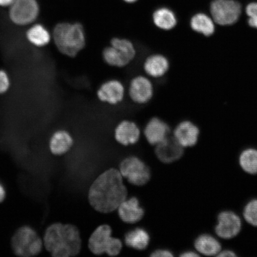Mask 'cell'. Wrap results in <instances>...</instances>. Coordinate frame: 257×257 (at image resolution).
<instances>
[{
	"label": "cell",
	"mask_w": 257,
	"mask_h": 257,
	"mask_svg": "<svg viewBox=\"0 0 257 257\" xmlns=\"http://www.w3.org/2000/svg\"><path fill=\"white\" fill-rule=\"evenodd\" d=\"M127 197V190L123 184L119 170L111 168L99 175L90 187L88 200L96 211L109 213L117 210Z\"/></svg>",
	"instance_id": "obj_1"
},
{
	"label": "cell",
	"mask_w": 257,
	"mask_h": 257,
	"mask_svg": "<svg viewBox=\"0 0 257 257\" xmlns=\"http://www.w3.org/2000/svg\"><path fill=\"white\" fill-rule=\"evenodd\" d=\"M44 245L55 257H69L78 254L81 249L79 231L72 224L54 223L47 228Z\"/></svg>",
	"instance_id": "obj_2"
},
{
	"label": "cell",
	"mask_w": 257,
	"mask_h": 257,
	"mask_svg": "<svg viewBox=\"0 0 257 257\" xmlns=\"http://www.w3.org/2000/svg\"><path fill=\"white\" fill-rule=\"evenodd\" d=\"M52 40L60 53L75 57L86 46L84 27L78 22H60L53 29Z\"/></svg>",
	"instance_id": "obj_3"
},
{
	"label": "cell",
	"mask_w": 257,
	"mask_h": 257,
	"mask_svg": "<svg viewBox=\"0 0 257 257\" xmlns=\"http://www.w3.org/2000/svg\"><path fill=\"white\" fill-rule=\"evenodd\" d=\"M137 55L136 48L133 42L126 38H113L110 46L102 51V58L108 65L124 67L130 64Z\"/></svg>",
	"instance_id": "obj_4"
},
{
	"label": "cell",
	"mask_w": 257,
	"mask_h": 257,
	"mask_svg": "<svg viewBox=\"0 0 257 257\" xmlns=\"http://www.w3.org/2000/svg\"><path fill=\"white\" fill-rule=\"evenodd\" d=\"M112 230L110 226L102 224L94 230L90 237L88 247L95 255L107 253L111 256L119 254L122 249L121 241L111 236Z\"/></svg>",
	"instance_id": "obj_5"
},
{
	"label": "cell",
	"mask_w": 257,
	"mask_h": 257,
	"mask_svg": "<svg viewBox=\"0 0 257 257\" xmlns=\"http://www.w3.org/2000/svg\"><path fill=\"white\" fill-rule=\"evenodd\" d=\"M12 246L15 254L32 256L38 255L41 251L43 242L33 229L24 226L16 231L13 236Z\"/></svg>",
	"instance_id": "obj_6"
},
{
	"label": "cell",
	"mask_w": 257,
	"mask_h": 257,
	"mask_svg": "<svg viewBox=\"0 0 257 257\" xmlns=\"http://www.w3.org/2000/svg\"><path fill=\"white\" fill-rule=\"evenodd\" d=\"M40 12L37 0H15L10 6L9 18L18 27H27L34 24L39 17Z\"/></svg>",
	"instance_id": "obj_7"
},
{
	"label": "cell",
	"mask_w": 257,
	"mask_h": 257,
	"mask_svg": "<svg viewBox=\"0 0 257 257\" xmlns=\"http://www.w3.org/2000/svg\"><path fill=\"white\" fill-rule=\"evenodd\" d=\"M210 13L216 24L227 27L238 21L242 8L234 0H214L210 5Z\"/></svg>",
	"instance_id": "obj_8"
},
{
	"label": "cell",
	"mask_w": 257,
	"mask_h": 257,
	"mask_svg": "<svg viewBox=\"0 0 257 257\" xmlns=\"http://www.w3.org/2000/svg\"><path fill=\"white\" fill-rule=\"evenodd\" d=\"M119 171L123 178L136 186L146 185L151 178L149 167L136 157H127L122 161Z\"/></svg>",
	"instance_id": "obj_9"
},
{
	"label": "cell",
	"mask_w": 257,
	"mask_h": 257,
	"mask_svg": "<svg viewBox=\"0 0 257 257\" xmlns=\"http://www.w3.org/2000/svg\"><path fill=\"white\" fill-rule=\"evenodd\" d=\"M242 229V221L236 213L224 211L218 214L217 223L215 227L217 235L224 239H230L236 236Z\"/></svg>",
	"instance_id": "obj_10"
},
{
	"label": "cell",
	"mask_w": 257,
	"mask_h": 257,
	"mask_svg": "<svg viewBox=\"0 0 257 257\" xmlns=\"http://www.w3.org/2000/svg\"><path fill=\"white\" fill-rule=\"evenodd\" d=\"M128 95L135 103L145 104L151 101L154 95V86L147 76L138 75L131 80Z\"/></svg>",
	"instance_id": "obj_11"
},
{
	"label": "cell",
	"mask_w": 257,
	"mask_h": 257,
	"mask_svg": "<svg viewBox=\"0 0 257 257\" xmlns=\"http://www.w3.org/2000/svg\"><path fill=\"white\" fill-rule=\"evenodd\" d=\"M99 101L115 105L123 101L125 96L124 85L120 80L110 79L102 83L96 92Z\"/></svg>",
	"instance_id": "obj_12"
},
{
	"label": "cell",
	"mask_w": 257,
	"mask_h": 257,
	"mask_svg": "<svg viewBox=\"0 0 257 257\" xmlns=\"http://www.w3.org/2000/svg\"><path fill=\"white\" fill-rule=\"evenodd\" d=\"M155 153L161 162L169 164L181 158L184 155V147L176 140L174 137H168L157 145Z\"/></svg>",
	"instance_id": "obj_13"
},
{
	"label": "cell",
	"mask_w": 257,
	"mask_h": 257,
	"mask_svg": "<svg viewBox=\"0 0 257 257\" xmlns=\"http://www.w3.org/2000/svg\"><path fill=\"white\" fill-rule=\"evenodd\" d=\"M152 21L159 30L170 31L176 28L178 19L174 10L168 6H162L154 10Z\"/></svg>",
	"instance_id": "obj_14"
},
{
	"label": "cell",
	"mask_w": 257,
	"mask_h": 257,
	"mask_svg": "<svg viewBox=\"0 0 257 257\" xmlns=\"http://www.w3.org/2000/svg\"><path fill=\"white\" fill-rule=\"evenodd\" d=\"M200 130L191 121L181 122L173 131V137L182 147H191L197 143Z\"/></svg>",
	"instance_id": "obj_15"
},
{
	"label": "cell",
	"mask_w": 257,
	"mask_h": 257,
	"mask_svg": "<svg viewBox=\"0 0 257 257\" xmlns=\"http://www.w3.org/2000/svg\"><path fill=\"white\" fill-rule=\"evenodd\" d=\"M170 128L168 124L158 117L150 119L144 130V135L148 142L157 146L169 137Z\"/></svg>",
	"instance_id": "obj_16"
},
{
	"label": "cell",
	"mask_w": 257,
	"mask_h": 257,
	"mask_svg": "<svg viewBox=\"0 0 257 257\" xmlns=\"http://www.w3.org/2000/svg\"><path fill=\"white\" fill-rule=\"evenodd\" d=\"M140 135L141 131L138 125L134 121L127 120L121 121L114 131L115 140L124 146L137 143Z\"/></svg>",
	"instance_id": "obj_17"
},
{
	"label": "cell",
	"mask_w": 257,
	"mask_h": 257,
	"mask_svg": "<svg viewBox=\"0 0 257 257\" xmlns=\"http://www.w3.org/2000/svg\"><path fill=\"white\" fill-rule=\"evenodd\" d=\"M143 68L147 76L160 78L165 76L170 68L169 61L162 54H153L147 57Z\"/></svg>",
	"instance_id": "obj_18"
},
{
	"label": "cell",
	"mask_w": 257,
	"mask_h": 257,
	"mask_svg": "<svg viewBox=\"0 0 257 257\" xmlns=\"http://www.w3.org/2000/svg\"><path fill=\"white\" fill-rule=\"evenodd\" d=\"M117 210L121 220L126 223H137L142 219L144 215L143 208L140 206L139 201L136 197L126 199Z\"/></svg>",
	"instance_id": "obj_19"
},
{
	"label": "cell",
	"mask_w": 257,
	"mask_h": 257,
	"mask_svg": "<svg viewBox=\"0 0 257 257\" xmlns=\"http://www.w3.org/2000/svg\"><path fill=\"white\" fill-rule=\"evenodd\" d=\"M25 36L29 43L37 48L46 47L52 40V34L41 24L30 25L26 32Z\"/></svg>",
	"instance_id": "obj_20"
},
{
	"label": "cell",
	"mask_w": 257,
	"mask_h": 257,
	"mask_svg": "<svg viewBox=\"0 0 257 257\" xmlns=\"http://www.w3.org/2000/svg\"><path fill=\"white\" fill-rule=\"evenodd\" d=\"M189 24L193 31L204 37L211 36L216 30V23L213 18L203 13L192 16Z\"/></svg>",
	"instance_id": "obj_21"
},
{
	"label": "cell",
	"mask_w": 257,
	"mask_h": 257,
	"mask_svg": "<svg viewBox=\"0 0 257 257\" xmlns=\"http://www.w3.org/2000/svg\"><path fill=\"white\" fill-rule=\"evenodd\" d=\"M73 140L68 132L59 130L54 133L50 141V149L51 153L60 156L65 154L71 149Z\"/></svg>",
	"instance_id": "obj_22"
},
{
	"label": "cell",
	"mask_w": 257,
	"mask_h": 257,
	"mask_svg": "<svg viewBox=\"0 0 257 257\" xmlns=\"http://www.w3.org/2000/svg\"><path fill=\"white\" fill-rule=\"evenodd\" d=\"M194 245L197 252L205 256H217L221 250L218 240L208 234L198 236L195 241Z\"/></svg>",
	"instance_id": "obj_23"
},
{
	"label": "cell",
	"mask_w": 257,
	"mask_h": 257,
	"mask_svg": "<svg viewBox=\"0 0 257 257\" xmlns=\"http://www.w3.org/2000/svg\"><path fill=\"white\" fill-rule=\"evenodd\" d=\"M125 243L137 250L146 249L149 246L150 236L146 230L141 228L130 231L125 235Z\"/></svg>",
	"instance_id": "obj_24"
},
{
	"label": "cell",
	"mask_w": 257,
	"mask_h": 257,
	"mask_svg": "<svg viewBox=\"0 0 257 257\" xmlns=\"http://www.w3.org/2000/svg\"><path fill=\"white\" fill-rule=\"evenodd\" d=\"M240 168L248 174H257V150L247 149L240 154L239 159Z\"/></svg>",
	"instance_id": "obj_25"
},
{
	"label": "cell",
	"mask_w": 257,
	"mask_h": 257,
	"mask_svg": "<svg viewBox=\"0 0 257 257\" xmlns=\"http://www.w3.org/2000/svg\"><path fill=\"white\" fill-rule=\"evenodd\" d=\"M243 215L247 223L257 227V200L248 202L244 208Z\"/></svg>",
	"instance_id": "obj_26"
},
{
	"label": "cell",
	"mask_w": 257,
	"mask_h": 257,
	"mask_svg": "<svg viewBox=\"0 0 257 257\" xmlns=\"http://www.w3.org/2000/svg\"><path fill=\"white\" fill-rule=\"evenodd\" d=\"M245 13L248 16L249 27L257 30V2L250 3L247 5Z\"/></svg>",
	"instance_id": "obj_27"
},
{
	"label": "cell",
	"mask_w": 257,
	"mask_h": 257,
	"mask_svg": "<svg viewBox=\"0 0 257 257\" xmlns=\"http://www.w3.org/2000/svg\"><path fill=\"white\" fill-rule=\"evenodd\" d=\"M11 86V79L5 70L0 69V95L6 94Z\"/></svg>",
	"instance_id": "obj_28"
},
{
	"label": "cell",
	"mask_w": 257,
	"mask_h": 257,
	"mask_svg": "<svg viewBox=\"0 0 257 257\" xmlns=\"http://www.w3.org/2000/svg\"><path fill=\"white\" fill-rule=\"evenodd\" d=\"M151 256L153 257H171L173 256V253L168 250L159 249L153 252Z\"/></svg>",
	"instance_id": "obj_29"
},
{
	"label": "cell",
	"mask_w": 257,
	"mask_h": 257,
	"mask_svg": "<svg viewBox=\"0 0 257 257\" xmlns=\"http://www.w3.org/2000/svg\"><path fill=\"white\" fill-rule=\"evenodd\" d=\"M218 256L220 257H233L236 256V255L232 250H221V251L217 255Z\"/></svg>",
	"instance_id": "obj_30"
},
{
	"label": "cell",
	"mask_w": 257,
	"mask_h": 257,
	"mask_svg": "<svg viewBox=\"0 0 257 257\" xmlns=\"http://www.w3.org/2000/svg\"><path fill=\"white\" fill-rule=\"evenodd\" d=\"M15 1V0H0V7L10 8Z\"/></svg>",
	"instance_id": "obj_31"
},
{
	"label": "cell",
	"mask_w": 257,
	"mask_h": 257,
	"mask_svg": "<svg viewBox=\"0 0 257 257\" xmlns=\"http://www.w3.org/2000/svg\"><path fill=\"white\" fill-rule=\"evenodd\" d=\"M6 197V190L1 183H0V202L5 200Z\"/></svg>",
	"instance_id": "obj_32"
},
{
	"label": "cell",
	"mask_w": 257,
	"mask_h": 257,
	"mask_svg": "<svg viewBox=\"0 0 257 257\" xmlns=\"http://www.w3.org/2000/svg\"><path fill=\"white\" fill-rule=\"evenodd\" d=\"M199 256H200V255H199L198 253L193 251H186L182 253L181 255V256L183 257H197Z\"/></svg>",
	"instance_id": "obj_33"
},
{
	"label": "cell",
	"mask_w": 257,
	"mask_h": 257,
	"mask_svg": "<svg viewBox=\"0 0 257 257\" xmlns=\"http://www.w3.org/2000/svg\"><path fill=\"white\" fill-rule=\"evenodd\" d=\"M122 1L125 3H127V4L133 5L139 1V0H122Z\"/></svg>",
	"instance_id": "obj_34"
}]
</instances>
